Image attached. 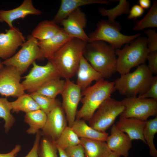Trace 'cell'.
Here are the masks:
<instances>
[{"instance_id":"6da1fadb","label":"cell","mask_w":157,"mask_h":157,"mask_svg":"<svg viewBox=\"0 0 157 157\" xmlns=\"http://www.w3.org/2000/svg\"><path fill=\"white\" fill-rule=\"evenodd\" d=\"M87 42L73 38L49 60L54 65L60 77L70 79L77 74Z\"/></svg>"},{"instance_id":"7a4b0ae2","label":"cell","mask_w":157,"mask_h":157,"mask_svg":"<svg viewBox=\"0 0 157 157\" xmlns=\"http://www.w3.org/2000/svg\"><path fill=\"white\" fill-rule=\"evenodd\" d=\"M83 56L103 78H109L116 72L115 50L104 42H88Z\"/></svg>"},{"instance_id":"3957f363","label":"cell","mask_w":157,"mask_h":157,"mask_svg":"<svg viewBox=\"0 0 157 157\" xmlns=\"http://www.w3.org/2000/svg\"><path fill=\"white\" fill-rule=\"evenodd\" d=\"M115 90L114 82L108 81L103 78L82 90L80 101L82 105L77 111L76 119L89 122L100 106Z\"/></svg>"},{"instance_id":"277c9868","label":"cell","mask_w":157,"mask_h":157,"mask_svg":"<svg viewBox=\"0 0 157 157\" xmlns=\"http://www.w3.org/2000/svg\"><path fill=\"white\" fill-rule=\"evenodd\" d=\"M153 74L145 64L138 66L133 72L121 75L114 82L115 90L126 97H137L149 88Z\"/></svg>"},{"instance_id":"5b68a950","label":"cell","mask_w":157,"mask_h":157,"mask_svg":"<svg viewBox=\"0 0 157 157\" xmlns=\"http://www.w3.org/2000/svg\"><path fill=\"white\" fill-rule=\"evenodd\" d=\"M149 53L147 38L140 36L123 49H116V72L121 75L129 72L132 68L144 64Z\"/></svg>"},{"instance_id":"8992f818","label":"cell","mask_w":157,"mask_h":157,"mask_svg":"<svg viewBox=\"0 0 157 157\" xmlns=\"http://www.w3.org/2000/svg\"><path fill=\"white\" fill-rule=\"evenodd\" d=\"M122 26L118 22L103 20L98 22L95 30L89 34L88 42L101 41L107 42L115 50L120 49L124 44L131 42L140 35H124L120 32Z\"/></svg>"},{"instance_id":"52a82bcc","label":"cell","mask_w":157,"mask_h":157,"mask_svg":"<svg viewBox=\"0 0 157 157\" xmlns=\"http://www.w3.org/2000/svg\"><path fill=\"white\" fill-rule=\"evenodd\" d=\"M38 40L31 35L22 44L20 49L2 63L5 66H10L16 69L22 75L36 60L44 58L38 45Z\"/></svg>"},{"instance_id":"ba28073f","label":"cell","mask_w":157,"mask_h":157,"mask_svg":"<svg viewBox=\"0 0 157 157\" xmlns=\"http://www.w3.org/2000/svg\"><path fill=\"white\" fill-rule=\"evenodd\" d=\"M122 101L108 97L100 106L88 122L94 129L105 132L112 125L116 119L124 110Z\"/></svg>"},{"instance_id":"9c48e42d","label":"cell","mask_w":157,"mask_h":157,"mask_svg":"<svg viewBox=\"0 0 157 157\" xmlns=\"http://www.w3.org/2000/svg\"><path fill=\"white\" fill-rule=\"evenodd\" d=\"M124 110L120 116L146 121L151 116L157 115V100L137 97H126L122 101Z\"/></svg>"},{"instance_id":"30bf717a","label":"cell","mask_w":157,"mask_h":157,"mask_svg":"<svg viewBox=\"0 0 157 157\" xmlns=\"http://www.w3.org/2000/svg\"><path fill=\"white\" fill-rule=\"evenodd\" d=\"M29 73L24 77L21 83L24 90L31 93L35 92L42 86L50 80L60 77L52 63L49 60L44 66L37 65L34 61Z\"/></svg>"},{"instance_id":"8fae6325","label":"cell","mask_w":157,"mask_h":157,"mask_svg":"<svg viewBox=\"0 0 157 157\" xmlns=\"http://www.w3.org/2000/svg\"><path fill=\"white\" fill-rule=\"evenodd\" d=\"M21 74L14 67L5 66L0 71V94L18 97L25 93L20 83Z\"/></svg>"},{"instance_id":"7c38bea8","label":"cell","mask_w":157,"mask_h":157,"mask_svg":"<svg viewBox=\"0 0 157 157\" xmlns=\"http://www.w3.org/2000/svg\"><path fill=\"white\" fill-rule=\"evenodd\" d=\"M65 88L61 94L62 107L68 124L71 127L76 119L78 105L82 98L81 89L69 79H66Z\"/></svg>"},{"instance_id":"4fadbf2b","label":"cell","mask_w":157,"mask_h":157,"mask_svg":"<svg viewBox=\"0 0 157 157\" xmlns=\"http://www.w3.org/2000/svg\"><path fill=\"white\" fill-rule=\"evenodd\" d=\"M67 121L61 105H59L47 115L45 124L41 131L42 136L56 140L67 126Z\"/></svg>"},{"instance_id":"5bb4252c","label":"cell","mask_w":157,"mask_h":157,"mask_svg":"<svg viewBox=\"0 0 157 157\" xmlns=\"http://www.w3.org/2000/svg\"><path fill=\"white\" fill-rule=\"evenodd\" d=\"M87 22L85 13L79 8L71 13L60 23L64 31L71 36L88 42L89 38L84 30Z\"/></svg>"},{"instance_id":"9a60e30c","label":"cell","mask_w":157,"mask_h":157,"mask_svg":"<svg viewBox=\"0 0 157 157\" xmlns=\"http://www.w3.org/2000/svg\"><path fill=\"white\" fill-rule=\"evenodd\" d=\"M26 41L22 33L17 28L0 33V58L6 59L15 53L18 48Z\"/></svg>"},{"instance_id":"2e32d148","label":"cell","mask_w":157,"mask_h":157,"mask_svg":"<svg viewBox=\"0 0 157 157\" xmlns=\"http://www.w3.org/2000/svg\"><path fill=\"white\" fill-rule=\"evenodd\" d=\"M132 140L127 134L118 129L115 124H113L110 134L106 142L112 151L120 156L128 157L129 151L132 147Z\"/></svg>"},{"instance_id":"e0dca14e","label":"cell","mask_w":157,"mask_h":157,"mask_svg":"<svg viewBox=\"0 0 157 157\" xmlns=\"http://www.w3.org/2000/svg\"><path fill=\"white\" fill-rule=\"evenodd\" d=\"M42 13L40 10L36 8L33 6L32 0H25L18 7L9 10H0V22H5L10 28L14 26L13 22L19 19H24L29 15H39Z\"/></svg>"},{"instance_id":"ac0fdd59","label":"cell","mask_w":157,"mask_h":157,"mask_svg":"<svg viewBox=\"0 0 157 157\" xmlns=\"http://www.w3.org/2000/svg\"><path fill=\"white\" fill-rule=\"evenodd\" d=\"M146 121L134 118H126L120 116L115 124L117 128L127 134L131 139L139 140L146 144L143 132Z\"/></svg>"},{"instance_id":"d6986e66","label":"cell","mask_w":157,"mask_h":157,"mask_svg":"<svg viewBox=\"0 0 157 157\" xmlns=\"http://www.w3.org/2000/svg\"><path fill=\"white\" fill-rule=\"evenodd\" d=\"M72 38L63 29L49 39L38 41V45L44 58L49 60L56 52Z\"/></svg>"},{"instance_id":"ffe728a7","label":"cell","mask_w":157,"mask_h":157,"mask_svg":"<svg viewBox=\"0 0 157 157\" xmlns=\"http://www.w3.org/2000/svg\"><path fill=\"white\" fill-rule=\"evenodd\" d=\"M110 2V1L105 0H62L59 9L52 20L58 24L81 6L94 4H108Z\"/></svg>"},{"instance_id":"44dd1931","label":"cell","mask_w":157,"mask_h":157,"mask_svg":"<svg viewBox=\"0 0 157 157\" xmlns=\"http://www.w3.org/2000/svg\"><path fill=\"white\" fill-rule=\"evenodd\" d=\"M77 74V77L76 84L82 91L90 86L93 81H97L102 78L83 56L81 59Z\"/></svg>"},{"instance_id":"7402d4cb","label":"cell","mask_w":157,"mask_h":157,"mask_svg":"<svg viewBox=\"0 0 157 157\" xmlns=\"http://www.w3.org/2000/svg\"><path fill=\"white\" fill-rule=\"evenodd\" d=\"M80 138L106 141L107 133L97 131L88 125L82 119H76L71 127Z\"/></svg>"},{"instance_id":"603a6c76","label":"cell","mask_w":157,"mask_h":157,"mask_svg":"<svg viewBox=\"0 0 157 157\" xmlns=\"http://www.w3.org/2000/svg\"><path fill=\"white\" fill-rule=\"evenodd\" d=\"M85 157H106L112 152L106 141L80 138Z\"/></svg>"},{"instance_id":"cb8c5ba5","label":"cell","mask_w":157,"mask_h":157,"mask_svg":"<svg viewBox=\"0 0 157 157\" xmlns=\"http://www.w3.org/2000/svg\"><path fill=\"white\" fill-rule=\"evenodd\" d=\"M62 29L53 20H45L39 23L31 35L38 41L43 40L52 37Z\"/></svg>"},{"instance_id":"d4e9b609","label":"cell","mask_w":157,"mask_h":157,"mask_svg":"<svg viewBox=\"0 0 157 157\" xmlns=\"http://www.w3.org/2000/svg\"><path fill=\"white\" fill-rule=\"evenodd\" d=\"M47 119V115L40 109L26 113L24 121L29 126L26 132L28 134H36L44 127Z\"/></svg>"},{"instance_id":"484cf974","label":"cell","mask_w":157,"mask_h":157,"mask_svg":"<svg viewBox=\"0 0 157 157\" xmlns=\"http://www.w3.org/2000/svg\"><path fill=\"white\" fill-rule=\"evenodd\" d=\"M60 78L58 77L50 80L35 92L52 99H56L58 94H61L65 86V80L61 79Z\"/></svg>"},{"instance_id":"4316f807","label":"cell","mask_w":157,"mask_h":157,"mask_svg":"<svg viewBox=\"0 0 157 157\" xmlns=\"http://www.w3.org/2000/svg\"><path fill=\"white\" fill-rule=\"evenodd\" d=\"M12 112L22 111L27 113L40 109L39 106L31 96L26 93L19 96L15 100L10 102Z\"/></svg>"},{"instance_id":"83f0119b","label":"cell","mask_w":157,"mask_h":157,"mask_svg":"<svg viewBox=\"0 0 157 157\" xmlns=\"http://www.w3.org/2000/svg\"><path fill=\"white\" fill-rule=\"evenodd\" d=\"M157 133V116L152 119L146 121L143 135L146 144L149 149L150 155L157 157V150L154 142L155 134Z\"/></svg>"},{"instance_id":"f1b7e54d","label":"cell","mask_w":157,"mask_h":157,"mask_svg":"<svg viewBox=\"0 0 157 157\" xmlns=\"http://www.w3.org/2000/svg\"><path fill=\"white\" fill-rule=\"evenodd\" d=\"M80 138L71 127L67 126L58 138L55 141L57 147L65 150L66 149L80 144Z\"/></svg>"},{"instance_id":"f546056e","label":"cell","mask_w":157,"mask_h":157,"mask_svg":"<svg viewBox=\"0 0 157 157\" xmlns=\"http://www.w3.org/2000/svg\"><path fill=\"white\" fill-rule=\"evenodd\" d=\"M157 27V1L155 0L151 8L145 16L138 21L133 28L135 31L147 28Z\"/></svg>"},{"instance_id":"4dcf8cb0","label":"cell","mask_w":157,"mask_h":157,"mask_svg":"<svg viewBox=\"0 0 157 157\" xmlns=\"http://www.w3.org/2000/svg\"><path fill=\"white\" fill-rule=\"evenodd\" d=\"M118 4L115 7L107 9L103 7L100 8L99 11L104 16L108 17V20L113 22L118 16L128 13L130 10V3L126 0H118Z\"/></svg>"},{"instance_id":"1f68e13d","label":"cell","mask_w":157,"mask_h":157,"mask_svg":"<svg viewBox=\"0 0 157 157\" xmlns=\"http://www.w3.org/2000/svg\"><path fill=\"white\" fill-rule=\"evenodd\" d=\"M55 141L51 138L42 136L38 150V157H59Z\"/></svg>"},{"instance_id":"d6a6232c","label":"cell","mask_w":157,"mask_h":157,"mask_svg":"<svg viewBox=\"0 0 157 157\" xmlns=\"http://www.w3.org/2000/svg\"><path fill=\"white\" fill-rule=\"evenodd\" d=\"M12 108L10 102L6 98H0V118L5 122L4 128L7 133L15 122V119L11 113Z\"/></svg>"},{"instance_id":"836d02e7","label":"cell","mask_w":157,"mask_h":157,"mask_svg":"<svg viewBox=\"0 0 157 157\" xmlns=\"http://www.w3.org/2000/svg\"><path fill=\"white\" fill-rule=\"evenodd\" d=\"M31 96L40 108L47 115L56 106L60 104L56 99H52L38 93L36 92L31 93Z\"/></svg>"},{"instance_id":"e575fe53","label":"cell","mask_w":157,"mask_h":157,"mask_svg":"<svg viewBox=\"0 0 157 157\" xmlns=\"http://www.w3.org/2000/svg\"><path fill=\"white\" fill-rule=\"evenodd\" d=\"M145 33L147 37V46L149 53L157 51V33L156 31L149 29L145 31Z\"/></svg>"},{"instance_id":"d590c367","label":"cell","mask_w":157,"mask_h":157,"mask_svg":"<svg viewBox=\"0 0 157 157\" xmlns=\"http://www.w3.org/2000/svg\"><path fill=\"white\" fill-rule=\"evenodd\" d=\"M141 98H151L157 100V76H153L149 87L143 94L138 96Z\"/></svg>"},{"instance_id":"8d00e7d4","label":"cell","mask_w":157,"mask_h":157,"mask_svg":"<svg viewBox=\"0 0 157 157\" xmlns=\"http://www.w3.org/2000/svg\"><path fill=\"white\" fill-rule=\"evenodd\" d=\"M147 60L148 61V68L153 74H157V51L149 53Z\"/></svg>"},{"instance_id":"74e56055","label":"cell","mask_w":157,"mask_h":157,"mask_svg":"<svg viewBox=\"0 0 157 157\" xmlns=\"http://www.w3.org/2000/svg\"><path fill=\"white\" fill-rule=\"evenodd\" d=\"M65 151L69 157H85L83 147L80 144L68 148Z\"/></svg>"},{"instance_id":"f35d334b","label":"cell","mask_w":157,"mask_h":157,"mask_svg":"<svg viewBox=\"0 0 157 157\" xmlns=\"http://www.w3.org/2000/svg\"><path fill=\"white\" fill-rule=\"evenodd\" d=\"M42 136L40 131L36 133L33 147L28 154L24 157H38V150Z\"/></svg>"},{"instance_id":"ab89813d","label":"cell","mask_w":157,"mask_h":157,"mask_svg":"<svg viewBox=\"0 0 157 157\" xmlns=\"http://www.w3.org/2000/svg\"><path fill=\"white\" fill-rule=\"evenodd\" d=\"M144 12V9L139 5L135 4L129 10L127 19H131L140 17L143 14Z\"/></svg>"},{"instance_id":"60d3db41","label":"cell","mask_w":157,"mask_h":157,"mask_svg":"<svg viewBox=\"0 0 157 157\" xmlns=\"http://www.w3.org/2000/svg\"><path fill=\"white\" fill-rule=\"evenodd\" d=\"M21 149V145L17 144L10 152L6 154L0 153V157H15Z\"/></svg>"},{"instance_id":"b9f144b4","label":"cell","mask_w":157,"mask_h":157,"mask_svg":"<svg viewBox=\"0 0 157 157\" xmlns=\"http://www.w3.org/2000/svg\"><path fill=\"white\" fill-rule=\"evenodd\" d=\"M139 5L143 9H147L150 6L151 1L150 0H139Z\"/></svg>"},{"instance_id":"7bdbcfd3","label":"cell","mask_w":157,"mask_h":157,"mask_svg":"<svg viewBox=\"0 0 157 157\" xmlns=\"http://www.w3.org/2000/svg\"><path fill=\"white\" fill-rule=\"evenodd\" d=\"M57 148L58 153L59 155V157H69L66 153L65 150H62L57 147Z\"/></svg>"},{"instance_id":"ee69618b","label":"cell","mask_w":157,"mask_h":157,"mask_svg":"<svg viewBox=\"0 0 157 157\" xmlns=\"http://www.w3.org/2000/svg\"><path fill=\"white\" fill-rule=\"evenodd\" d=\"M120 156L116 153L112 151L111 154L106 157H120Z\"/></svg>"},{"instance_id":"f6af8a7d","label":"cell","mask_w":157,"mask_h":157,"mask_svg":"<svg viewBox=\"0 0 157 157\" xmlns=\"http://www.w3.org/2000/svg\"><path fill=\"white\" fill-rule=\"evenodd\" d=\"M4 67V65L0 60V71Z\"/></svg>"}]
</instances>
